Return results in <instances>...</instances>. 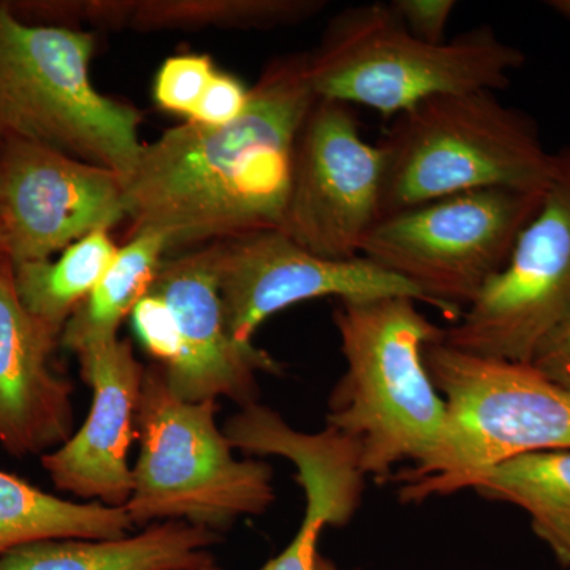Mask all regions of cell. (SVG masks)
<instances>
[{
    "instance_id": "cell-1",
    "label": "cell",
    "mask_w": 570,
    "mask_h": 570,
    "mask_svg": "<svg viewBox=\"0 0 570 570\" xmlns=\"http://www.w3.org/2000/svg\"><path fill=\"white\" fill-rule=\"evenodd\" d=\"M316 100L307 55L281 56L262 71L235 121H186L145 142L122 179L130 236L163 235L174 253L281 230L296 138Z\"/></svg>"
},
{
    "instance_id": "cell-2",
    "label": "cell",
    "mask_w": 570,
    "mask_h": 570,
    "mask_svg": "<svg viewBox=\"0 0 570 570\" xmlns=\"http://www.w3.org/2000/svg\"><path fill=\"white\" fill-rule=\"evenodd\" d=\"M407 296L340 302L333 322L347 367L328 400L326 428L358 450L363 474L392 478L396 464L426 460L441 441L445 401L425 365L444 337Z\"/></svg>"
},
{
    "instance_id": "cell-3",
    "label": "cell",
    "mask_w": 570,
    "mask_h": 570,
    "mask_svg": "<svg viewBox=\"0 0 570 570\" xmlns=\"http://www.w3.org/2000/svg\"><path fill=\"white\" fill-rule=\"evenodd\" d=\"M425 365L445 401V425L434 452L397 472L403 502L469 489L475 475L527 455L570 450V393L531 363L428 344Z\"/></svg>"
},
{
    "instance_id": "cell-4",
    "label": "cell",
    "mask_w": 570,
    "mask_h": 570,
    "mask_svg": "<svg viewBox=\"0 0 570 570\" xmlns=\"http://www.w3.org/2000/svg\"><path fill=\"white\" fill-rule=\"evenodd\" d=\"M524 61V52L489 26L428 43L381 2L340 11L307 52L317 99L363 105L385 118L442 94L502 91Z\"/></svg>"
},
{
    "instance_id": "cell-5",
    "label": "cell",
    "mask_w": 570,
    "mask_h": 570,
    "mask_svg": "<svg viewBox=\"0 0 570 570\" xmlns=\"http://www.w3.org/2000/svg\"><path fill=\"white\" fill-rule=\"evenodd\" d=\"M382 217L469 190L546 193L558 170L527 112L493 91L442 94L396 116L381 142Z\"/></svg>"
},
{
    "instance_id": "cell-6",
    "label": "cell",
    "mask_w": 570,
    "mask_h": 570,
    "mask_svg": "<svg viewBox=\"0 0 570 570\" xmlns=\"http://www.w3.org/2000/svg\"><path fill=\"white\" fill-rule=\"evenodd\" d=\"M92 33L28 24L0 6V141L45 146L126 179L145 142L141 115L97 91Z\"/></svg>"
},
{
    "instance_id": "cell-7",
    "label": "cell",
    "mask_w": 570,
    "mask_h": 570,
    "mask_svg": "<svg viewBox=\"0 0 570 570\" xmlns=\"http://www.w3.org/2000/svg\"><path fill=\"white\" fill-rule=\"evenodd\" d=\"M217 401L176 395L157 363L146 367L137 409L140 456L124 505L134 527L187 521L224 530L273 504L272 468L235 459L217 426Z\"/></svg>"
},
{
    "instance_id": "cell-8",
    "label": "cell",
    "mask_w": 570,
    "mask_h": 570,
    "mask_svg": "<svg viewBox=\"0 0 570 570\" xmlns=\"http://www.w3.org/2000/svg\"><path fill=\"white\" fill-rule=\"evenodd\" d=\"M546 193L490 187L390 214L367 235L362 257L456 317L508 264Z\"/></svg>"
},
{
    "instance_id": "cell-9",
    "label": "cell",
    "mask_w": 570,
    "mask_h": 570,
    "mask_svg": "<svg viewBox=\"0 0 570 570\" xmlns=\"http://www.w3.org/2000/svg\"><path fill=\"white\" fill-rule=\"evenodd\" d=\"M570 321V148L538 214L508 264L475 302L444 328L449 346L491 358L531 363L540 344Z\"/></svg>"
},
{
    "instance_id": "cell-10",
    "label": "cell",
    "mask_w": 570,
    "mask_h": 570,
    "mask_svg": "<svg viewBox=\"0 0 570 570\" xmlns=\"http://www.w3.org/2000/svg\"><path fill=\"white\" fill-rule=\"evenodd\" d=\"M384 175V151L362 137L354 107L317 99L296 138L279 232L318 257H360L381 220Z\"/></svg>"
},
{
    "instance_id": "cell-11",
    "label": "cell",
    "mask_w": 570,
    "mask_h": 570,
    "mask_svg": "<svg viewBox=\"0 0 570 570\" xmlns=\"http://www.w3.org/2000/svg\"><path fill=\"white\" fill-rule=\"evenodd\" d=\"M228 333L253 343L258 326L285 307L335 296L340 302L407 296L428 303L407 281L367 258L332 261L269 230L213 243Z\"/></svg>"
},
{
    "instance_id": "cell-12",
    "label": "cell",
    "mask_w": 570,
    "mask_h": 570,
    "mask_svg": "<svg viewBox=\"0 0 570 570\" xmlns=\"http://www.w3.org/2000/svg\"><path fill=\"white\" fill-rule=\"evenodd\" d=\"M0 151V223L11 264L50 261L92 232L126 219L121 176L32 145Z\"/></svg>"
},
{
    "instance_id": "cell-13",
    "label": "cell",
    "mask_w": 570,
    "mask_h": 570,
    "mask_svg": "<svg viewBox=\"0 0 570 570\" xmlns=\"http://www.w3.org/2000/svg\"><path fill=\"white\" fill-rule=\"evenodd\" d=\"M151 292L170 306L178 325V358L160 366L176 395L186 401L228 397L242 407L257 403V374H277L279 365L228 333L213 245L165 258Z\"/></svg>"
},
{
    "instance_id": "cell-14",
    "label": "cell",
    "mask_w": 570,
    "mask_h": 570,
    "mask_svg": "<svg viewBox=\"0 0 570 570\" xmlns=\"http://www.w3.org/2000/svg\"><path fill=\"white\" fill-rule=\"evenodd\" d=\"M92 406L77 433L45 453L41 464L59 490L124 508L132 494L130 445L137 425L146 367L129 340H116L78 354Z\"/></svg>"
},
{
    "instance_id": "cell-15",
    "label": "cell",
    "mask_w": 570,
    "mask_h": 570,
    "mask_svg": "<svg viewBox=\"0 0 570 570\" xmlns=\"http://www.w3.org/2000/svg\"><path fill=\"white\" fill-rule=\"evenodd\" d=\"M59 336L22 305L9 257L0 258V444L41 455L73 434L71 384L51 366Z\"/></svg>"
},
{
    "instance_id": "cell-16",
    "label": "cell",
    "mask_w": 570,
    "mask_h": 570,
    "mask_svg": "<svg viewBox=\"0 0 570 570\" xmlns=\"http://www.w3.org/2000/svg\"><path fill=\"white\" fill-rule=\"evenodd\" d=\"M216 531L187 521L154 523L119 539L40 540L7 551L0 570H202Z\"/></svg>"
},
{
    "instance_id": "cell-17",
    "label": "cell",
    "mask_w": 570,
    "mask_h": 570,
    "mask_svg": "<svg viewBox=\"0 0 570 570\" xmlns=\"http://www.w3.org/2000/svg\"><path fill=\"white\" fill-rule=\"evenodd\" d=\"M279 455L298 469L296 480L305 490L306 512L287 549L261 570H314L318 534L326 524L344 527L352 519L365 474L354 449L328 431L288 434Z\"/></svg>"
},
{
    "instance_id": "cell-18",
    "label": "cell",
    "mask_w": 570,
    "mask_h": 570,
    "mask_svg": "<svg viewBox=\"0 0 570 570\" xmlns=\"http://www.w3.org/2000/svg\"><path fill=\"white\" fill-rule=\"evenodd\" d=\"M132 528L124 508L66 501L0 471V557L40 540L126 538Z\"/></svg>"
},
{
    "instance_id": "cell-19",
    "label": "cell",
    "mask_w": 570,
    "mask_h": 570,
    "mask_svg": "<svg viewBox=\"0 0 570 570\" xmlns=\"http://www.w3.org/2000/svg\"><path fill=\"white\" fill-rule=\"evenodd\" d=\"M469 489L530 515L532 530L570 566V450L527 453L475 475Z\"/></svg>"
},
{
    "instance_id": "cell-20",
    "label": "cell",
    "mask_w": 570,
    "mask_h": 570,
    "mask_svg": "<svg viewBox=\"0 0 570 570\" xmlns=\"http://www.w3.org/2000/svg\"><path fill=\"white\" fill-rule=\"evenodd\" d=\"M167 253L163 235L141 232L130 236L102 279L71 314L59 344L78 355L118 340L119 326L151 292Z\"/></svg>"
},
{
    "instance_id": "cell-21",
    "label": "cell",
    "mask_w": 570,
    "mask_h": 570,
    "mask_svg": "<svg viewBox=\"0 0 570 570\" xmlns=\"http://www.w3.org/2000/svg\"><path fill=\"white\" fill-rule=\"evenodd\" d=\"M118 250L110 230H97L62 250L58 261L13 265L22 305L61 340L71 314L102 279Z\"/></svg>"
},
{
    "instance_id": "cell-22",
    "label": "cell",
    "mask_w": 570,
    "mask_h": 570,
    "mask_svg": "<svg viewBox=\"0 0 570 570\" xmlns=\"http://www.w3.org/2000/svg\"><path fill=\"white\" fill-rule=\"evenodd\" d=\"M324 0H132L129 24L157 29H273L316 17Z\"/></svg>"
},
{
    "instance_id": "cell-23",
    "label": "cell",
    "mask_w": 570,
    "mask_h": 570,
    "mask_svg": "<svg viewBox=\"0 0 570 570\" xmlns=\"http://www.w3.org/2000/svg\"><path fill=\"white\" fill-rule=\"evenodd\" d=\"M216 71L208 55L171 56L157 71L154 100L164 111L189 119Z\"/></svg>"
},
{
    "instance_id": "cell-24",
    "label": "cell",
    "mask_w": 570,
    "mask_h": 570,
    "mask_svg": "<svg viewBox=\"0 0 570 570\" xmlns=\"http://www.w3.org/2000/svg\"><path fill=\"white\" fill-rule=\"evenodd\" d=\"M130 316L138 340L157 365L170 366L179 354L178 325L170 306L159 295L149 292L138 302Z\"/></svg>"
},
{
    "instance_id": "cell-25",
    "label": "cell",
    "mask_w": 570,
    "mask_h": 570,
    "mask_svg": "<svg viewBox=\"0 0 570 570\" xmlns=\"http://www.w3.org/2000/svg\"><path fill=\"white\" fill-rule=\"evenodd\" d=\"M249 91L234 75L217 70L200 104L187 121L209 127L230 124L245 111Z\"/></svg>"
},
{
    "instance_id": "cell-26",
    "label": "cell",
    "mask_w": 570,
    "mask_h": 570,
    "mask_svg": "<svg viewBox=\"0 0 570 570\" xmlns=\"http://www.w3.org/2000/svg\"><path fill=\"white\" fill-rule=\"evenodd\" d=\"M409 32L428 43H444L455 0H393L389 3Z\"/></svg>"
},
{
    "instance_id": "cell-27",
    "label": "cell",
    "mask_w": 570,
    "mask_h": 570,
    "mask_svg": "<svg viewBox=\"0 0 570 570\" xmlns=\"http://www.w3.org/2000/svg\"><path fill=\"white\" fill-rule=\"evenodd\" d=\"M531 365L570 393V321L540 344Z\"/></svg>"
},
{
    "instance_id": "cell-28",
    "label": "cell",
    "mask_w": 570,
    "mask_h": 570,
    "mask_svg": "<svg viewBox=\"0 0 570 570\" xmlns=\"http://www.w3.org/2000/svg\"><path fill=\"white\" fill-rule=\"evenodd\" d=\"M549 7L570 22V0H550Z\"/></svg>"
},
{
    "instance_id": "cell-29",
    "label": "cell",
    "mask_w": 570,
    "mask_h": 570,
    "mask_svg": "<svg viewBox=\"0 0 570 570\" xmlns=\"http://www.w3.org/2000/svg\"><path fill=\"white\" fill-rule=\"evenodd\" d=\"M314 570H341V569H337L336 566L333 564L332 561L326 560V558L321 557V554L317 553L316 564H314Z\"/></svg>"
},
{
    "instance_id": "cell-30",
    "label": "cell",
    "mask_w": 570,
    "mask_h": 570,
    "mask_svg": "<svg viewBox=\"0 0 570 570\" xmlns=\"http://www.w3.org/2000/svg\"><path fill=\"white\" fill-rule=\"evenodd\" d=\"M7 257L6 235H3L2 223H0V258Z\"/></svg>"
},
{
    "instance_id": "cell-31",
    "label": "cell",
    "mask_w": 570,
    "mask_h": 570,
    "mask_svg": "<svg viewBox=\"0 0 570 570\" xmlns=\"http://www.w3.org/2000/svg\"><path fill=\"white\" fill-rule=\"evenodd\" d=\"M202 570H220V569L216 568V566H214L213 562H212V564L206 566V568H204Z\"/></svg>"
},
{
    "instance_id": "cell-32",
    "label": "cell",
    "mask_w": 570,
    "mask_h": 570,
    "mask_svg": "<svg viewBox=\"0 0 570 570\" xmlns=\"http://www.w3.org/2000/svg\"><path fill=\"white\" fill-rule=\"evenodd\" d=\"M164 570H176V569H164Z\"/></svg>"
}]
</instances>
